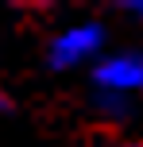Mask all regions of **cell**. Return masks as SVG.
Listing matches in <instances>:
<instances>
[{
	"instance_id": "obj_3",
	"label": "cell",
	"mask_w": 143,
	"mask_h": 147,
	"mask_svg": "<svg viewBox=\"0 0 143 147\" xmlns=\"http://www.w3.org/2000/svg\"><path fill=\"white\" fill-rule=\"evenodd\" d=\"M97 109L108 120H124L128 116V97H112V93H97Z\"/></svg>"
},
{
	"instance_id": "obj_4",
	"label": "cell",
	"mask_w": 143,
	"mask_h": 147,
	"mask_svg": "<svg viewBox=\"0 0 143 147\" xmlns=\"http://www.w3.org/2000/svg\"><path fill=\"white\" fill-rule=\"evenodd\" d=\"M116 147H143V140H132V143H116Z\"/></svg>"
},
{
	"instance_id": "obj_2",
	"label": "cell",
	"mask_w": 143,
	"mask_h": 147,
	"mask_svg": "<svg viewBox=\"0 0 143 147\" xmlns=\"http://www.w3.org/2000/svg\"><path fill=\"white\" fill-rule=\"evenodd\" d=\"M93 81H97L101 93H112V97L139 93V89H143V54L120 51V54L101 58L97 70H93Z\"/></svg>"
},
{
	"instance_id": "obj_5",
	"label": "cell",
	"mask_w": 143,
	"mask_h": 147,
	"mask_svg": "<svg viewBox=\"0 0 143 147\" xmlns=\"http://www.w3.org/2000/svg\"><path fill=\"white\" fill-rule=\"evenodd\" d=\"M132 8H136V12H143V4H132Z\"/></svg>"
},
{
	"instance_id": "obj_1",
	"label": "cell",
	"mask_w": 143,
	"mask_h": 147,
	"mask_svg": "<svg viewBox=\"0 0 143 147\" xmlns=\"http://www.w3.org/2000/svg\"><path fill=\"white\" fill-rule=\"evenodd\" d=\"M101 43H105L101 23H74V27H66V31L50 43V66H54V70L85 66V62H93V58L101 54Z\"/></svg>"
}]
</instances>
